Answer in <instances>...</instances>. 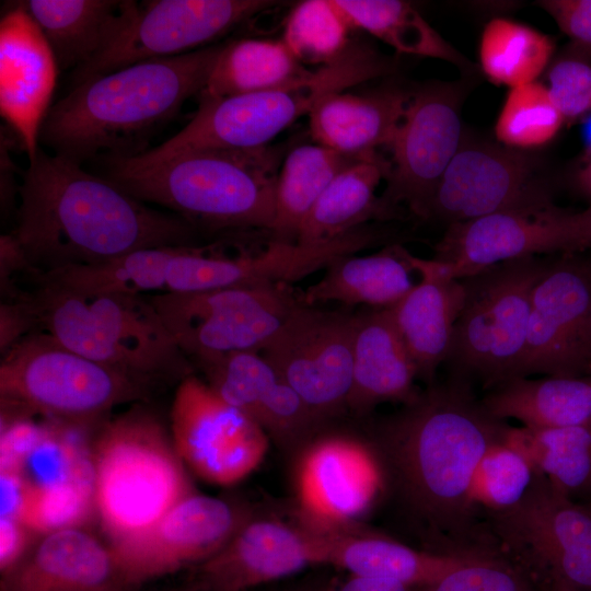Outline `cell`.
<instances>
[{
  "label": "cell",
  "mask_w": 591,
  "mask_h": 591,
  "mask_svg": "<svg viewBox=\"0 0 591 591\" xmlns=\"http://www.w3.org/2000/svg\"><path fill=\"white\" fill-rule=\"evenodd\" d=\"M355 317L302 302L260 352L323 422L347 409Z\"/></svg>",
  "instance_id": "15"
},
{
  "label": "cell",
  "mask_w": 591,
  "mask_h": 591,
  "mask_svg": "<svg viewBox=\"0 0 591 591\" xmlns=\"http://www.w3.org/2000/svg\"><path fill=\"white\" fill-rule=\"evenodd\" d=\"M566 215L554 206L452 223L437 242L432 259L444 276L460 280L511 259L571 253Z\"/></svg>",
  "instance_id": "21"
},
{
  "label": "cell",
  "mask_w": 591,
  "mask_h": 591,
  "mask_svg": "<svg viewBox=\"0 0 591 591\" xmlns=\"http://www.w3.org/2000/svg\"><path fill=\"white\" fill-rule=\"evenodd\" d=\"M250 515L232 501L192 493L140 535L109 546L132 587L200 565L220 551Z\"/></svg>",
  "instance_id": "19"
},
{
  "label": "cell",
  "mask_w": 591,
  "mask_h": 591,
  "mask_svg": "<svg viewBox=\"0 0 591 591\" xmlns=\"http://www.w3.org/2000/svg\"><path fill=\"white\" fill-rule=\"evenodd\" d=\"M394 62L364 43H351L336 60L283 86L217 100H199L192 120L173 137L125 158L152 164L202 149H253L269 142L328 94L393 72Z\"/></svg>",
  "instance_id": "7"
},
{
  "label": "cell",
  "mask_w": 591,
  "mask_h": 591,
  "mask_svg": "<svg viewBox=\"0 0 591 591\" xmlns=\"http://www.w3.org/2000/svg\"><path fill=\"white\" fill-rule=\"evenodd\" d=\"M508 433V432H507ZM536 477L528 456L507 441L493 445L476 470L473 496L482 518L518 505Z\"/></svg>",
  "instance_id": "40"
},
{
  "label": "cell",
  "mask_w": 591,
  "mask_h": 591,
  "mask_svg": "<svg viewBox=\"0 0 591 591\" xmlns=\"http://www.w3.org/2000/svg\"><path fill=\"white\" fill-rule=\"evenodd\" d=\"M497 419H515L525 428L552 429L591 424V375L517 376L480 398Z\"/></svg>",
  "instance_id": "31"
},
{
  "label": "cell",
  "mask_w": 591,
  "mask_h": 591,
  "mask_svg": "<svg viewBox=\"0 0 591 591\" xmlns=\"http://www.w3.org/2000/svg\"><path fill=\"white\" fill-rule=\"evenodd\" d=\"M416 378V366L390 310L356 314L347 409L363 415L384 402L407 404L419 394Z\"/></svg>",
  "instance_id": "27"
},
{
  "label": "cell",
  "mask_w": 591,
  "mask_h": 591,
  "mask_svg": "<svg viewBox=\"0 0 591 591\" xmlns=\"http://www.w3.org/2000/svg\"><path fill=\"white\" fill-rule=\"evenodd\" d=\"M128 588L109 544L84 528L42 535L27 556L1 576V591H125Z\"/></svg>",
  "instance_id": "24"
},
{
  "label": "cell",
  "mask_w": 591,
  "mask_h": 591,
  "mask_svg": "<svg viewBox=\"0 0 591 591\" xmlns=\"http://www.w3.org/2000/svg\"><path fill=\"white\" fill-rule=\"evenodd\" d=\"M483 520L501 553L537 580L558 577L591 591V509L558 495L540 474L518 505Z\"/></svg>",
  "instance_id": "11"
},
{
  "label": "cell",
  "mask_w": 591,
  "mask_h": 591,
  "mask_svg": "<svg viewBox=\"0 0 591 591\" xmlns=\"http://www.w3.org/2000/svg\"><path fill=\"white\" fill-rule=\"evenodd\" d=\"M148 298L193 363L234 352L260 354L303 302L283 285Z\"/></svg>",
  "instance_id": "10"
},
{
  "label": "cell",
  "mask_w": 591,
  "mask_h": 591,
  "mask_svg": "<svg viewBox=\"0 0 591 591\" xmlns=\"http://www.w3.org/2000/svg\"><path fill=\"white\" fill-rule=\"evenodd\" d=\"M420 587L404 583L350 575V578L339 583H331L324 591H418Z\"/></svg>",
  "instance_id": "48"
},
{
  "label": "cell",
  "mask_w": 591,
  "mask_h": 591,
  "mask_svg": "<svg viewBox=\"0 0 591 591\" xmlns=\"http://www.w3.org/2000/svg\"><path fill=\"white\" fill-rule=\"evenodd\" d=\"M54 51L22 5L13 2L0 21V113L32 161L58 76Z\"/></svg>",
  "instance_id": "22"
},
{
  "label": "cell",
  "mask_w": 591,
  "mask_h": 591,
  "mask_svg": "<svg viewBox=\"0 0 591 591\" xmlns=\"http://www.w3.org/2000/svg\"><path fill=\"white\" fill-rule=\"evenodd\" d=\"M537 4L571 39V46L591 58V0H543Z\"/></svg>",
  "instance_id": "45"
},
{
  "label": "cell",
  "mask_w": 591,
  "mask_h": 591,
  "mask_svg": "<svg viewBox=\"0 0 591 591\" xmlns=\"http://www.w3.org/2000/svg\"><path fill=\"white\" fill-rule=\"evenodd\" d=\"M379 154L361 159L341 171L317 199L300 227L297 241L314 243L354 231L371 219L394 215L375 195L387 172Z\"/></svg>",
  "instance_id": "32"
},
{
  "label": "cell",
  "mask_w": 591,
  "mask_h": 591,
  "mask_svg": "<svg viewBox=\"0 0 591 591\" xmlns=\"http://www.w3.org/2000/svg\"><path fill=\"white\" fill-rule=\"evenodd\" d=\"M195 364L221 398L282 445H303L323 424L258 352L228 354Z\"/></svg>",
  "instance_id": "23"
},
{
  "label": "cell",
  "mask_w": 591,
  "mask_h": 591,
  "mask_svg": "<svg viewBox=\"0 0 591 591\" xmlns=\"http://www.w3.org/2000/svg\"><path fill=\"white\" fill-rule=\"evenodd\" d=\"M552 207L536 157L503 144L463 140L439 182L427 220L448 227L496 212Z\"/></svg>",
  "instance_id": "13"
},
{
  "label": "cell",
  "mask_w": 591,
  "mask_h": 591,
  "mask_svg": "<svg viewBox=\"0 0 591 591\" xmlns=\"http://www.w3.org/2000/svg\"><path fill=\"white\" fill-rule=\"evenodd\" d=\"M153 386L33 332L2 354V410L84 427L113 408L147 401Z\"/></svg>",
  "instance_id": "8"
},
{
  "label": "cell",
  "mask_w": 591,
  "mask_h": 591,
  "mask_svg": "<svg viewBox=\"0 0 591 591\" xmlns=\"http://www.w3.org/2000/svg\"><path fill=\"white\" fill-rule=\"evenodd\" d=\"M410 91L382 86L361 93L328 94L311 111L314 141L338 153L369 158L390 146L404 115Z\"/></svg>",
  "instance_id": "28"
},
{
  "label": "cell",
  "mask_w": 591,
  "mask_h": 591,
  "mask_svg": "<svg viewBox=\"0 0 591 591\" xmlns=\"http://www.w3.org/2000/svg\"><path fill=\"white\" fill-rule=\"evenodd\" d=\"M18 192L13 234L30 276L104 264L143 248L196 244L197 229L183 218L40 148Z\"/></svg>",
  "instance_id": "2"
},
{
  "label": "cell",
  "mask_w": 591,
  "mask_h": 591,
  "mask_svg": "<svg viewBox=\"0 0 591 591\" xmlns=\"http://www.w3.org/2000/svg\"><path fill=\"white\" fill-rule=\"evenodd\" d=\"M418 591H541L526 569L505 554L483 557Z\"/></svg>",
  "instance_id": "42"
},
{
  "label": "cell",
  "mask_w": 591,
  "mask_h": 591,
  "mask_svg": "<svg viewBox=\"0 0 591 591\" xmlns=\"http://www.w3.org/2000/svg\"><path fill=\"white\" fill-rule=\"evenodd\" d=\"M96 519L109 545L131 540L194 493L170 430L136 406L92 438Z\"/></svg>",
  "instance_id": "6"
},
{
  "label": "cell",
  "mask_w": 591,
  "mask_h": 591,
  "mask_svg": "<svg viewBox=\"0 0 591 591\" xmlns=\"http://www.w3.org/2000/svg\"><path fill=\"white\" fill-rule=\"evenodd\" d=\"M462 82L426 83L409 92L402 120L389 146L391 160L381 196L395 215L399 205L427 220L439 182L463 141Z\"/></svg>",
  "instance_id": "12"
},
{
  "label": "cell",
  "mask_w": 591,
  "mask_h": 591,
  "mask_svg": "<svg viewBox=\"0 0 591 591\" xmlns=\"http://www.w3.org/2000/svg\"><path fill=\"white\" fill-rule=\"evenodd\" d=\"M192 591H202V590H196V589H193Z\"/></svg>",
  "instance_id": "53"
},
{
  "label": "cell",
  "mask_w": 591,
  "mask_h": 591,
  "mask_svg": "<svg viewBox=\"0 0 591 591\" xmlns=\"http://www.w3.org/2000/svg\"><path fill=\"white\" fill-rule=\"evenodd\" d=\"M283 150L202 149L152 164L100 158L104 177L137 199L162 206L197 229L271 230Z\"/></svg>",
  "instance_id": "4"
},
{
  "label": "cell",
  "mask_w": 591,
  "mask_h": 591,
  "mask_svg": "<svg viewBox=\"0 0 591 591\" xmlns=\"http://www.w3.org/2000/svg\"><path fill=\"white\" fill-rule=\"evenodd\" d=\"M222 45L140 61L90 79L54 104L39 143L78 164L131 158L204 90Z\"/></svg>",
  "instance_id": "3"
},
{
  "label": "cell",
  "mask_w": 591,
  "mask_h": 591,
  "mask_svg": "<svg viewBox=\"0 0 591 591\" xmlns=\"http://www.w3.org/2000/svg\"><path fill=\"white\" fill-rule=\"evenodd\" d=\"M578 189L591 200V153L589 154L588 162L577 174Z\"/></svg>",
  "instance_id": "50"
},
{
  "label": "cell",
  "mask_w": 591,
  "mask_h": 591,
  "mask_svg": "<svg viewBox=\"0 0 591 591\" xmlns=\"http://www.w3.org/2000/svg\"><path fill=\"white\" fill-rule=\"evenodd\" d=\"M48 40L59 70L74 71L111 49L140 10L135 0L20 1Z\"/></svg>",
  "instance_id": "26"
},
{
  "label": "cell",
  "mask_w": 591,
  "mask_h": 591,
  "mask_svg": "<svg viewBox=\"0 0 591 591\" xmlns=\"http://www.w3.org/2000/svg\"><path fill=\"white\" fill-rule=\"evenodd\" d=\"M170 433L187 470L218 486L243 480L268 449L267 433L194 374L177 384Z\"/></svg>",
  "instance_id": "14"
},
{
  "label": "cell",
  "mask_w": 591,
  "mask_h": 591,
  "mask_svg": "<svg viewBox=\"0 0 591 591\" xmlns=\"http://www.w3.org/2000/svg\"><path fill=\"white\" fill-rule=\"evenodd\" d=\"M283 40L240 38L222 45L199 100H217L290 84L308 76Z\"/></svg>",
  "instance_id": "33"
},
{
  "label": "cell",
  "mask_w": 591,
  "mask_h": 591,
  "mask_svg": "<svg viewBox=\"0 0 591 591\" xmlns=\"http://www.w3.org/2000/svg\"><path fill=\"white\" fill-rule=\"evenodd\" d=\"M564 124L547 86L534 81L510 89L495 134L501 144L528 151L548 143Z\"/></svg>",
  "instance_id": "39"
},
{
  "label": "cell",
  "mask_w": 591,
  "mask_h": 591,
  "mask_svg": "<svg viewBox=\"0 0 591 591\" xmlns=\"http://www.w3.org/2000/svg\"><path fill=\"white\" fill-rule=\"evenodd\" d=\"M0 437V471L19 472L43 439L47 426L31 419V415L2 410Z\"/></svg>",
  "instance_id": "44"
},
{
  "label": "cell",
  "mask_w": 591,
  "mask_h": 591,
  "mask_svg": "<svg viewBox=\"0 0 591 591\" xmlns=\"http://www.w3.org/2000/svg\"><path fill=\"white\" fill-rule=\"evenodd\" d=\"M552 37L517 21L495 18L479 40V66L489 81L510 89L534 82L549 66Z\"/></svg>",
  "instance_id": "37"
},
{
  "label": "cell",
  "mask_w": 591,
  "mask_h": 591,
  "mask_svg": "<svg viewBox=\"0 0 591 591\" xmlns=\"http://www.w3.org/2000/svg\"><path fill=\"white\" fill-rule=\"evenodd\" d=\"M277 3L268 0L143 1L131 26L111 49L71 72L72 85L140 61L207 47Z\"/></svg>",
  "instance_id": "18"
},
{
  "label": "cell",
  "mask_w": 591,
  "mask_h": 591,
  "mask_svg": "<svg viewBox=\"0 0 591 591\" xmlns=\"http://www.w3.org/2000/svg\"><path fill=\"white\" fill-rule=\"evenodd\" d=\"M509 428L486 410L468 380L450 374L374 426L370 443L384 493L426 551L501 553L475 505L473 486L479 462Z\"/></svg>",
  "instance_id": "1"
},
{
  "label": "cell",
  "mask_w": 591,
  "mask_h": 591,
  "mask_svg": "<svg viewBox=\"0 0 591 591\" xmlns=\"http://www.w3.org/2000/svg\"><path fill=\"white\" fill-rule=\"evenodd\" d=\"M352 27L361 28L404 54L451 62L462 71L473 65L415 9L402 0H334Z\"/></svg>",
  "instance_id": "36"
},
{
  "label": "cell",
  "mask_w": 591,
  "mask_h": 591,
  "mask_svg": "<svg viewBox=\"0 0 591 591\" xmlns=\"http://www.w3.org/2000/svg\"><path fill=\"white\" fill-rule=\"evenodd\" d=\"M507 441L564 498L591 509V424L530 429L510 427Z\"/></svg>",
  "instance_id": "34"
},
{
  "label": "cell",
  "mask_w": 591,
  "mask_h": 591,
  "mask_svg": "<svg viewBox=\"0 0 591 591\" xmlns=\"http://www.w3.org/2000/svg\"><path fill=\"white\" fill-rule=\"evenodd\" d=\"M566 227L572 253L591 247V206L578 212L568 211Z\"/></svg>",
  "instance_id": "49"
},
{
  "label": "cell",
  "mask_w": 591,
  "mask_h": 591,
  "mask_svg": "<svg viewBox=\"0 0 591 591\" xmlns=\"http://www.w3.org/2000/svg\"><path fill=\"white\" fill-rule=\"evenodd\" d=\"M0 517L19 520L27 495V485L22 476L13 471H0Z\"/></svg>",
  "instance_id": "47"
},
{
  "label": "cell",
  "mask_w": 591,
  "mask_h": 591,
  "mask_svg": "<svg viewBox=\"0 0 591 591\" xmlns=\"http://www.w3.org/2000/svg\"><path fill=\"white\" fill-rule=\"evenodd\" d=\"M538 581L541 591H581L558 577H548Z\"/></svg>",
  "instance_id": "51"
},
{
  "label": "cell",
  "mask_w": 591,
  "mask_h": 591,
  "mask_svg": "<svg viewBox=\"0 0 591 591\" xmlns=\"http://www.w3.org/2000/svg\"><path fill=\"white\" fill-rule=\"evenodd\" d=\"M326 564L350 575L426 587L476 559L493 555H449L418 549L354 529L321 532Z\"/></svg>",
  "instance_id": "29"
},
{
  "label": "cell",
  "mask_w": 591,
  "mask_h": 591,
  "mask_svg": "<svg viewBox=\"0 0 591 591\" xmlns=\"http://www.w3.org/2000/svg\"><path fill=\"white\" fill-rule=\"evenodd\" d=\"M325 587H304L293 591H324Z\"/></svg>",
  "instance_id": "52"
},
{
  "label": "cell",
  "mask_w": 591,
  "mask_h": 591,
  "mask_svg": "<svg viewBox=\"0 0 591 591\" xmlns=\"http://www.w3.org/2000/svg\"><path fill=\"white\" fill-rule=\"evenodd\" d=\"M24 298L37 329L89 359L153 387L193 374L148 296L35 285Z\"/></svg>",
  "instance_id": "5"
},
{
  "label": "cell",
  "mask_w": 591,
  "mask_h": 591,
  "mask_svg": "<svg viewBox=\"0 0 591 591\" xmlns=\"http://www.w3.org/2000/svg\"><path fill=\"white\" fill-rule=\"evenodd\" d=\"M408 258L420 280L389 310L416 366L417 378L429 385L447 359L464 302V287L461 280L444 276L432 258L410 253Z\"/></svg>",
  "instance_id": "25"
},
{
  "label": "cell",
  "mask_w": 591,
  "mask_h": 591,
  "mask_svg": "<svg viewBox=\"0 0 591 591\" xmlns=\"http://www.w3.org/2000/svg\"><path fill=\"white\" fill-rule=\"evenodd\" d=\"M351 28L334 0H305L288 15L282 40L302 65L321 67L346 51Z\"/></svg>",
  "instance_id": "38"
},
{
  "label": "cell",
  "mask_w": 591,
  "mask_h": 591,
  "mask_svg": "<svg viewBox=\"0 0 591 591\" xmlns=\"http://www.w3.org/2000/svg\"><path fill=\"white\" fill-rule=\"evenodd\" d=\"M547 263L526 256L460 279L464 302L444 361L450 375L487 390L521 376L532 292Z\"/></svg>",
  "instance_id": "9"
},
{
  "label": "cell",
  "mask_w": 591,
  "mask_h": 591,
  "mask_svg": "<svg viewBox=\"0 0 591 591\" xmlns=\"http://www.w3.org/2000/svg\"><path fill=\"white\" fill-rule=\"evenodd\" d=\"M361 159L316 142L292 148L281 162L276 184V216L270 230L275 240L296 242L301 224L327 186Z\"/></svg>",
  "instance_id": "35"
},
{
  "label": "cell",
  "mask_w": 591,
  "mask_h": 591,
  "mask_svg": "<svg viewBox=\"0 0 591 591\" xmlns=\"http://www.w3.org/2000/svg\"><path fill=\"white\" fill-rule=\"evenodd\" d=\"M92 518H96L94 491L76 485H60L27 486L19 520L42 536L59 530L84 528Z\"/></svg>",
  "instance_id": "41"
},
{
  "label": "cell",
  "mask_w": 591,
  "mask_h": 591,
  "mask_svg": "<svg viewBox=\"0 0 591 591\" xmlns=\"http://www.w3.org/2000/svg\"><path fill=\"white\" fill-rule=\"evenodd\" d=\"M591 375V257L548 259L531 298L521 376Z\"/></svg>",
  "instance_id": "16"
},
{
  "label": "cell",
  "mask_w": 591,
  "mask_h": 591,
  "mask_svg": "<svg viewBox=\"0 0 591 591\" xmlns=\"http://www.w3.org/2000/svg\"><path fill=\"white\" fill-rule=\"evenodd\" d=\"M408 254L402 245L391 244L373 254L340 256L301 299L308 305L338 302L391 309L415 286Z\"/></svg>",
  "instance_id": "30"
},
{
  "label": "cell",
  "mask_w": 591,
  "mask_h": 591,
  "mask_svg": "<svg viewBox=\"0 0 591 591\" xmlns=\"http://www.w3.org/2000/svg\"><path fill=\"white\" fill-rule=\"evenodd\" d=\"M547 89L565 123L591 114V58L572 46L554 59L547 70Z\"/></svg>",
  "instance_id": "43"
},
{
  "label": "cell",
  "mask_w": 591,
  "mask_h": 591,
  "mask_svg": "<svg viewBox=\"0 0 591 591\" xmlns=\"http://www.w3.org/2000/svg\"><path fill=\"white\" fill-rule=\"evenodd\" d=\"M36 534L18 519L0 517L1 576L14 569L31 552Z\"/></svg>",
  "instance_id": "46"
},
{
  "label": "cell",
  "mask_w": 591,
  "mask_h": 591,
  "mask_svg": "<svg viewBox=\"0 0 591 591\" xmlns=\"http://www.w3.org/2000/svg\"><path fill=\"white\" fill-rule=\"evenodd\" d=\"M294 498L304 525L318 532L351 529L384 494V477L370 442L347 434L314 437L293 471Z\"/></svg>",
  "instance_id": "17"
},
{
  "label": "cell",
  "mask_w": 591,
  "mask_h": 591,
  "mask_svg": "<svg viewBox=\"0 0 591 591\" xmlns=\"http://www.w3.org/2000/svg\"><path fill=\"white\" fill-rule=\"evenodd\" d=\"M321 564H326L321 532L250 515L220 551L195 567L194 589L247 591Z\"/></svg>",
  "instance_id": "20"
}]
</instances>
